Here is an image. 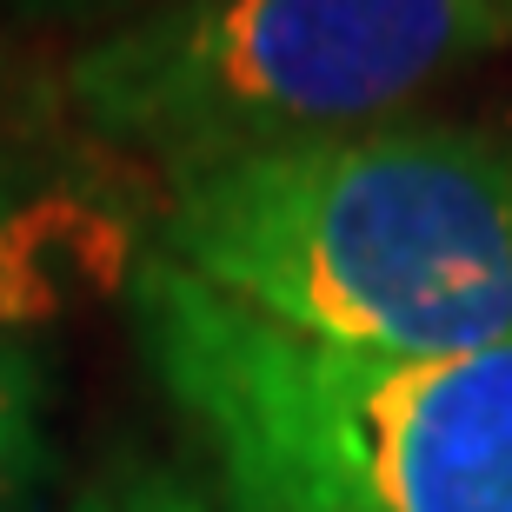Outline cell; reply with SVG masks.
Here are the masks:
<instances>
[{"mask_svg": "<svg viewBox=\"0 0 512 512\" xmlns=\"http://www.w3.org/2000/svg\"><path fill=\"white\" fill-rule=\"evenodd\" d=\"M293 340L373 360L512 346V147L386 120L173 173L153 247Z\"/></svg>", "mask_w": 512, "mask_h": 512, "instance_id": "6da1fadb", "label": "cell"}, {"mask_svg": "<svg viewBox=\"0 0 512 512\" xmlns=\"http://www.w3.org/2000/svg\"><path fill=\"white\" fill-rule=\"evenodd\" d=\"M127 313L213 512H512V346L333 353L160 253L127 266Z\"/></svg>", "mask_w": 512, "mask_h": 512, "instance_id": "7a4b0ae2", "label": "cell"}, {"mask_svg": "<svg viewBox=\"0 0 512 512\" xmlns=\"http://www.w3.org/2000/svg\"><path fill=\"white\" fill-rule=\"evenodd\" d=\"M506 27L499 0H167L80 47L60 107L173 180L406 120Z\"/></svg>", "mask_w": 512, "mask_h": 512, "instance_id": "3957f363", "label": "cell"}, {"mask_svg": "<svg viewBox=\"0 0 512 512\" xmlns=\"http://www.w3.org/2000/svg\"><path fill=\"white\" fill-rule=\"evenodd\" d=\"M60 512H213L207 486L187 479L180 466L140 453V446H114L94 473L80 479Z\"/></svg>", "mask_w": 512, "mask_h": 512, "instance_id": "277c9868", "label": "cell"}, {"mask_svg": "<svg viewBox=\"0 0 512 512\" xmlns=\"http://www.w3.org/2000/svg\"><path fill=\"white\" fill-rule=\"evenodd\" d=\"M40 353L20 340V326H0V466L7 473H40L47 439H40Z\"/></svg>", "mask_w": 512, "mask_h": 512, "instance_id": "5b68a950", "label": "cell"}, {"mask_svg": "<svg viewBox=\"0 0 512 512\" xmlns=\"http://www.w3.org/2000/svg\"><path fill=\"white\" fill-rule=\"evenodd\" d=\"M167 0H0V14L27 20V27H120V20H140Z\"/></svg>", "mask_w": 512, "mask_h": 512, "instance_id": "8992f818", "label": "cell"}, {"mask_svg": "<svg viewBox=\"0 0 512 512\" xmlns=\"http://www.w3.org/2000/svg\"><path fill=\"white\" fill-rule=\"evenodd\" d=\"M14 120H7V100H0V207H7V200H14V193H7V180H14Z\"/></svg>", "mask_w": 512, "mask_h": 512, "instance_id": "52a82bcc", "label": "cell"}, {"mask_svg": "<svg viewBox=\"0 0 512 512\" xmlns=\"http://www.w3.org/2000/svg\"><path fill=\"white\" fill-rule=\"evenodd\" d=\"M499 7H506V20H512V0H499Z\"/></svg>", "mask_w": 512, "mask_h": 512, "instance_id": "ba28073f", "label": "cell"}]
</instances>
